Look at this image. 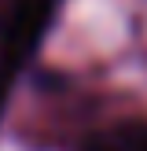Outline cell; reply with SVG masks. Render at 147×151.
I'll list each match as a JSON object with an SVG mask.
<instances>
[{"mask_svg":"<svg viewBox=\"0 0 147 151\" xmlns=\"http://www.w3.org/2000/svg\"><path fill=\"white\" fill-rule=\"evenodd\" d=\"M81 151H147V122L125 118L107 129H96L81 144Z\"/></svg>","mask_w":147,"mask_h":151,"instance_id":"7a4b0ae2","label":"cell"},{"mask_svg":"<svg viewBox=\"0 0 147 151\" xmlns=\"http://www.w3.org/2000/svg\"><path fill=\"white\" fill-rule=\"evenodd\" d=\"M59 0H0V111L15 74L37 52Z\"/></svg>","mask_w":147,"mask_h":151,"instance_id":"6da1fadb","label":"cell"}]
</instances>
